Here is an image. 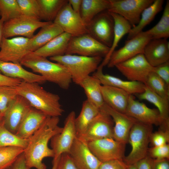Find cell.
Instances as JSON below:
<instances>
[{"label": "cell", "instance_id": "1", "mask_svg": "<svg viewBox=\"0 0 169 169\" xmlns=\"http://www.w3.org/2000/svg\"><path fill=\"white\" fill-rule=\"evenodd\" d=\"M59 117L48 116L41 127L29 138L28 144L23 154L27 166L30 168L46 169L43 162L46 157L54 158V154L48 143L52 138L60 132Z\"/></svg>", "mask_w": 169, "mask_h": 169}, {"label": "cell", "instance_id": "2", "mask_svg": "<svg viewBox=\"0 0 169 169\" xmlns=\"http://www.w3.org/2000/svg\"><path fill=\"white\" fill-rule=\"evenodd\" d=\"M39 84L23 81L16 87L18 95L25 99L32 107L48 116L61 115L64 110L59 95L47 91Z\"/></svg>", "mask_w": 169, "mask_h": 169}, {"label": "cell", "instance_id": "3", "mask_svg": "<svg viewBox=\"0 0 169 169\" xmlns=\"http://www.w3.org/2000/svg\"><path fill=\"white\" fill-rule=\"evenodd\" d=\"M20 64L39 74L46 81L55 83L64 90H68L72 82L69 72L64 65L50 61L33 52L28 54Z\"/></svg>", "mask_w": 169, "mask_h": 169}, {"label": "cell", "instance_id": "4", "mask_svg": "<svg viewBox=\"0 0 169 169\" xmlns=\"http://www.w3.org/2000/svg\"><path fill=\"white\" fill-rule=\"evenodd\" d=\"M49 59L65 67L69 72L72 81L79 85L85 78L96 70L103 60L99 56L70 54L51 57Z\"/></svg>", "mask_w": 169, "mask_h": 169}, {"label": "cell", "instance_id": "5", "mask_svg": "<svg viewBox=\"0 0 169 169\" xmlns=\"http://www.w3.org/2000/svg\"><path fill=\"white\" fill-rule=\"evenodd\" d=\"M153 125L137 121L130 131L128 143L131 150L123 161L127 165L136 163L148 156L151 135L152 132Z\"/></svg>", "mask_w": 169, "mask_h": 169}, {"label": "cell", "instance_id": "6", "mask_svg": "<svg viewBox=\"0 0 169 169\" xmlns=\"http://www.w3.org/2000/svg\"><path fill=\"white\" fill-rule=\"evenodd\" d=\"M110 49L86 33L71 37L65 54H77L89 57H105Z\"/></svg>", "mask_w": 169, "mask_h": 169}, {"label": "cell", "instance_id": "7", "mask_svg": "<svg viewBox=\"0 0 169 169\" xmlns=\"http://www.w3.org/2000/svg\"><path fill=\"white\" fill-rule=\"evenodd\" d=\"M110 13L119 15L131 25L132 28L139 23L142 13L154 0H109Z\"/></svg>", "mask_w": 169, "mask_h": 169}, {"label": "cell", "instance_id": "8", "mask_svg": "<svg viewBox=\"0 0 169 169\" xmlns=\"http://www.w3.org/2000/svg\"><path fill=\"white\" fill-rule=\"evenodd\" d=\"M51 22L41 21L36 18L21 15L4 22L3 37L7 38L21 36L30 39L34 36L37 29Z\"/></svg>", "mask_w": 169, "mask_h": 169}, {"label": "cell", "instance_id": "9", "mask_svg": "<svg viewBox=\"0 0 169 169\" xmlns=\"http://www.w3.org/2000/svg\"><path fill=\"white\" fill-rule=\"evenodd\" d=\"M93 154L101 162L125 157L126 144L113 138H106L87 142Z\"/></svg>", "mask_w": 169, "mask_h": 169}, {"label": "cell", "instance_id": "10", "mask_svg": "<svg viewBox=\"0 0 169 169\" xmlns=\"http://www.w3.org/2000/svg\"><path fill=\"white\" fill-rule=\"evenodd\" d=\"M114 27L113 18L107 10L97 14L87 25L88 33L110 48L113 42Z\"/></svg>", "mask_w": 169, "mask_h": 169}, {"label": "cell", "instance_id": "11", "mask_svg": "<svg viewBox=\"0 0 169 169\" xmlns=\"http://www.w3.org/2000/svg\"><path fill=\"white\" fill-rule=\"evenodd\" d=\"M151 39L150 36L142 31L127 40L123 47L112 53L107 65L108 67H113L118 64L143 54L145 46Z\"/></svg>", "mask_w": 169, "mask_h": 169}, {"label": "cell", "instance_id": "12", "mask_svg": "<svg viewBox=\"0 0 169 169\" xmlns=\"http://www.w3.org/2000/svg\"><path fill=\"white\" fill-rule=\"evenodd\" d=\"M117 69L129 81L145 84L154 67L147 62L143 54H140L116 65Z\"/></svg>", "mask_w": 169, "mask_h": 169}, {"label": "cell", "instance_id": "13", "mask_svg": "<svg viewBox=\"0 0 169 169\" xmlns=\"http://www.w3.org/2000/svg\"><path fill=\"white\" fill-rule=\"evenodd\" d=\"M75 112L71 111L64 121L61 132L53 136L50 140V146L56 159L64 153H69L73 141L76 137L75 126Z\"/></svg>", "mask_w": 169, "mask_h": 169}, {"label": "cell", "instance_id": "14", "mask_svg": "<svg viewBox=\"0 0 169 169\" xmlns=\"http://www.w3.org/2000/svg\"><path fill=\"white\" fill-rule=\"evenodd\" d=\"M53 22L71 37L88 33L87 26L80 13L74 12L68 2L60 10Z\"/></svg>", "mask_w": 169, "mask_h": 169}, {"label": "cell", "instance_id": "15", "mask_svg": "<svg viewBox=\"0 0 169 169\" xmlns=\"http://www.w3.org/2000/svg\"><path fill=\"white\" fill-rule=\"evenodd\" d=\"M114 122L111 117L101 108L88 126L84 134L79 137L87 142L106 138H113Z\"/></svg>", "mask_w": 169, "mask_h": 169}, {"label": "cell", "instance_id": "16", "mask_svg": "<svg viewBox=\"0 0 169 169\" xmlns=\"http://www.w3.org/2000/svg\"><path fill=\"white\" fill-rule=\"evenodd\" d=\"M125 114L138 121L152 125L162 126L169 119L164 120L156 108H151L144 103L135 100L130 95Z\"/></svg>", "mask_w": 169, "mask_h": 169}, {"label": "cell", "instance_id": "17", "mask_svg": "<svg viewBox=\"0 0 169 169\" xmlns=\"http://www.w3.org/2000/svg\"><path fill=\"white\" fill-rule=\"evenodd\" d=\"M29 40L23 37L10 39L3 37L0 46V60L20 64L23 59L30 52L27 48Z\"/></svg>", "mask_w": 169, "mask_h": 169}, {"label": "cell", "instance_id": "18", "mask_svg": "<svg viewBox=\"0 0 169 169\" xmlns=\"http://www.w3.org/2000/svg\"><path fill=\"white\" fill-rule=\"evenodd\" d=\"M68 153L78 169H98L102 163L91 152L87 142L77 137Z\"/></svg>", "mask_w": 169, "mask_h": 169}, {"label": "cell", "instance_id": "19", "mask_svg": "<svg viewBox=\"0 0 169 169\" xmlns=\"http://www.w3.org/2000/svg\"><path fill=\"white\" fill-rule=\"evenodd\" d=\"M32 107L24 97L18 95L10 103L3 116L5 127L16 134L28 112Z\"/></svg>", "mask_w": 169, "mask_h": 169}, {"label": "cell", "instance_id": "20", "mask_svg": "<svg viewBox=\"0 0 169 169\" xmlns=\"http://www.w3.org/2000/svg\"><path fill=\"white\" fill-rule=\"evenodd\" d=\"M100 108L107 113L113 120V138L126 144L128 143L131 130L138 120L125 113L114 110L105 103Z\"/></svg>", "mask_w": 169, "mask_h": 169}, {"label": "cell", "instance_id": "21", "mask_svg": "<svg viewBox=\"0 0 169 169\" xmlns=\"http://www.w3.org/2000/svg\"><path fill=\"white\" fill-rule=\"evenodd\" d=\"M143 54L153 67L169 61V42L165 38L152 39L145 46Z\"/></svg>", "mask_w": 169, "mask_h": 169}, {"label": "cell", "instance_id": "22", "mask_svg": "<svg viewBox=\"0 0 169 169\" xmlns=\"http://www.w3.org/2000/svg\"><path fill=\"white\" fill-rule=\"evenodd\" d=\"M103 67L100 64L92 75L97 78L102 85L117 87L128 92L131 95H137L144 92L145 84L134 81H125L119 78L103 72Z\"/></svg>", "mask_w": 169, "mask_h": 169}, {"label": "cell", "instance_id": "23", "mask_svg": "<svg viewBox=\"0 0 169 169\" xmlns=\"http://www.w3.org/2000/svg\"><path fill=\"white\" fill-rule=\"evenodd\" d=\"M48 116L42 112L31 107L15 134L21 138L29 139L41 127Z\"/></svg>", "mask_w": 169, "mask_h": 169}, {"label": "cell", "instance_id": "24", "mask_svg": "<svg viewBox=\"0 0 169 169\" xmlns=\"http://www.w3.org/2000/svg\"><path fill=\"white\" fill-rule=\"evenodd\" d=\"M100 89L105 103L118 112L125 113L131 94L120 88L101 85Z\"/></svg>", "mask_w": 169, "mask_h": 169}, {"label": "cell", "instance_id": "25", "mask_svg": "<svg viewBox=\"0 0 169 169\" xmlns=\"http://www.w3.org/2000/svg\"><path fill=\"white\" fill-rule=\"evenodd\" d=\"M22 66L20 63L0 60V72L8 77L19 79L28 82L39 84L46 81L42 76L26 70Z\"/></svg>", "mask_w": 169, "mask_h": 169}, {"label": "cell", "instance_id": "26", "mask_svg": "<svg viewBox=\"0 0 169 169\" xmlns=\"http://www.w3.org/2000/svg\"><path fill=\"white\" fill-rule=\"evenodd\" d=\"M63 32L61 28L53 22L44 26L36 34L29 39L27 45L28 51H36Z\"/></svg>", "mask_w": 169, "mask_h": 169}, {"label": "cell", "instance_id": "27", "mask_svg": "<svg viewBox=\"0 0 169 169\" xmlns=\"http://www.w3.org/2000/svg\"><path fill=\"white\" fill-rule=\"evenodd\" d=\"M71 37L69 34L63 32L33 52L37 55L46 58L64 55Z\"/></svg>", "mask_w": 169, "mask_h": 169}, {"label": "cell", "instance_id": "28", "mask_svg": "<svg viewBox=\"0 0 169 169\" xmlns=\"http://www.w3.org/2000/svg\"><path fill=\"white\" fill-rule=\"evenodd\" d=\"M110 13L114 21V36L109 52L100 64L103 67L107 65L111 55L115 50L120 39L125 35L128 34L132 28L130 24L123 17L115 13Z\"/></svg>", "mask_w": 169, "mask_h": 169}, {"label": "cell", "instance_id": "29", "mask_svg": "<svg viewBox=\"0 0 169 169\" xmlns=\"http://www.w3.org/2000/svg\"><path fill=\"white\" fill-rule=\"evenodd\" d=\"M100 110V109L87 100L83 102L80 112L75 120L76 137H79L84 134L89 125Z\"/></svg>", "mask_w": 169, "mask_h": 169}, {"label": "cell", "instance_id": "30", "mask_svg": "<svg viewBox=\"0 0 169 169\" xmlns=\"http://www.w3.org/2000/svg\"><path fill=\"white\" fill-rule=\"evenodd\" d=\"M101 85L97 78L89 75L83 80L80 85L84 90L86 100L100 109L105 103L100 89Z\"/></svg>", "mask_w": 169, "mask_h": 169}, {"label": "cell", "instance_id": "31", "mask_svg": "<svg viewBox=\"0 0 169 169\" xmlns=\"http://www.w3.org/2000/svg\"><path fill=\"white\" fill-rule=\"evenodd\" d=\"M163 0H154L149 6L145 8L141 13L138 23L131 28L128 34L127 40L133 38L141 32L143 29L154 19L156 14L162 9Z\"/></svg>", "mask_w": 169, "mask_h": 169}, {"label": "cell", "instance_id": "32", "mask_svg": "<svg viewBox=\"0 0 169 169\" xmlns=\"http://www.w3.org/2000/svg\"><path fill=\"white\" fill-rule=\"evenodd\" d=\"M109 0H82L80 14L87 25L100 13L108 9Z\"/></svg>", "mask_w": 169, "mask_h": 169}, {"label": "cell", "instance_id": "33", "mask_svg": "<svg viewBox=\"0 0 169 169\" xmlns=\"http://www.w3.org/2000/svg\"><path fill=\"white\" fill-rule=\"evenodd\" d=\"M40 19L53 22L59 12L68 2L67 0H37Z\"/></svg>", "mask_w": 169, "mask_h": 169}, {"label": "cell", "instance_id": "34", "mask_svg": "<svg viewBox=\"0 0 169 169\" xmlns=\"http://www.w3.org/2000/svg\"><path fill=\"white\" fill-rule=\"evenodd\" d=\"M136 95L140 100H146L155 106L163 119H169V100L155 93L146 85L144 92Z\"/></svg>", "mask_w": 169, "mask_h": 169}, {"label": "cell", "instance_id": "35", "mask_svg": "<svg viewBox=\"0 0 169 169\" xmlns=\"http://www.w3.org/2000/svg\"><path fill=\"white\" fill-rule=\"evenodd\" d=\"M152 39H166L169 37V1H166L163 14L158 23L145 31Z\"/></svg>", "mask_w": 169, "mask_h": 169}, {"label": "cell", "instance_id": "36", "mask_svg": "<svg viewBox=\"0 0 169 169\" xmlns=\"http://www.w3.org/2000/svg\"><path fill=\"white\" fill-rule=\"evenodd\" d=\"M29 139L21 138L5 127L3 120L0 123V147L15 146L24 149L27 147Z\"/></svg>", "mask_w": 169, "mask_h": 169}, {"label": "cell", "instance_id": "37", "mask_svg": "<svg viewBox=\"0 0 169 169\" xmlns=\"http://www.w3.org/2000/svg\"><path fill=\"white\" fill-rule=\"evenodd\" d=\"M24 151V149L18 147H0V169L10 167Z\"/></svg>", "mask_w": 169, "mask_h": 169}, {"label": "cell", "instance_id": "38", "mask_svg": "<svg viewBox=\"0 0 169 169\" xmlns=\"http://www.w3.org/2000/svg\"><path fill=\"white\" fill-rule=\"evenodd\" d=\"M145 84L155 93L169 100V86L154 72L149 74Z\"/></svg>", "mask_w": 169, "mask_h": 169}, {"label": "cell", "instance_id": "39", "mask_svg": "<svg viewBox=\"0 0 169 169\" xmlns=\"http://www.w3.org/2000/svg\"><path fill=\"white\" fill-rule=\"evenodd\" d=\"M0 14L4 22L22 15L17 0H0Z\"/></svg>", "mask_w": 169, "mask_h": 169}, {"label": "cell", "instance_id": "40", "mask_svg": "<svg viewBox=\"0 0 169 169\" xmlns=\"http://www.w3.org/2000/svg\"><path fill=\"white\" fill-rule=\"evenodd\" d=\"M18 95L16 87L0 86V112L3 116L9 105Z\"/></svg>", "mask_w": 169, "mask_h": 169}, {"label": "cell", "instance_id": "41", "mask_svg": "<svg viewBox=\"0 0 169 169\" xmlns=\"http://www.w3.org/2000/svg\"><path fill=\"white\" fill-rule=\"evenodd\" d=\"M22 15L40 20L37 0H17Z\"/></svg>", "mask_w": 169, "mask_h": 169}, {"label": "cell", "instance_id": "42", "mask_svg": "<svg viewBox=\"0 0 169 169\" xmlns=\"http://www.w3.org/2000/svg\"><path fill=\"white\" fill-rule=\"evenodd\" d=\"M158 131L151 133L150 143L152 146H157L168 144L169 142V126L160 127Z\"/></svg>", "mask_w": 169, "mask_h": 169}, {"label": "cell", "instance_id": "43", "mask_svg": "<svg viewBox=\"0 0 169 169\" xmlns=\"http://www.w3.org/2000/svg\"><path fill=\"white\" fill-rule=\"evenodd\" d=\"M148 156L153 159H169V145L152 146L149 148Z\"/></svg>", "mask_w": 169, "mask_h": 169}, {"label": "cell", "instance_id": "44", "mask_svg": "<svg viewBox=\"0 0 169 169\" xmlns=\"http://www.w3.org/2000/svg\"><path fill=\"white\" fill-rule=\"evenodd\" d=\"M56 169H78L68 153L62 154L59 157Z\"/></svg>", "mask_w": 169, "mask_h": 169}, {"label": "cell", "instance_id": "45", "mask_svg": "<svg viewBox=\"0 0 169 169\" xmlns=\"http://www.w3.org/2000/svg\"><path fill=\"white\" fill-rule=\"evenodd\" d=\"M169 86V61L154 67L153 71Z\"/></svg>", "mask_w": 169, "mask_h": 169}, {"label": "cell", "instance_id": "46", "mask_svg": "<svg viewBox=\"0 0 169 169\" xmlns=\"http://www.w3.org/2000/svg\"><path fill=\"white\" fill-rule=\"evenodd\" d=\"M123 160H115L102 162L98 169H127Z\"/></svg>", "mask_w": 169, "mask_h": 169}, {"label": "cell", "instance_id": "47", "mask_svg": "<svg viewBox=\"0 0 169 169\" xmlns=\"http://www.w3.org/2000/svg\"><path fill=\"white\" fill-rule=\"evenodd\" d=\"M22 80L18 79L8 77L0 72V86H8L16 87Z\"/></svg>", "mask_w": 169, "mask_h": 169}, {"label": "cell", "instance_id": "48", "mask_svg": "<svg viewBox=\"0 0 169 169\" xmlns=\"http://www.w3.org/2000/svg\"><path fill=\"white\" fill-rule=\"evenodd\" d=\"M153 160L147 156L135 164L137 169H153Z\"/></svg>", "mask_w": 169, "mask_h": 169}, {"label": "cell", "instance_id": "49", "mask_svg": "<svg viewBox=\"0 0 169 169\" xmlns=\"http://www.w3.org/2000/svg\"><path fill=\"white\" fill-rule=\"evenodd\" d=\"M10 169H30L26 164L23 152L18 157Z\"/></svg>", "mask_w": 169, "mask_h": 169}, {"label": "cell", "instance_id": "50", "mask_svg": "<svg viewBox=\"0 0 169 169\" xmlns=\"http://www.w3.org/2000/svg\"><path fill=\"white\" fill-rule=\"evenodd\" d=\"M153 160V169H169V159Z\"/></svg>", "mask_w": 169, "mask_h": 169}, {"label": "cell", "instance_id": "51", "mask_svg": "<svg viewBox=\"0 0 169 169\" xmlns=\"http://www.w3.org/2000/svg\"><path fill=\"white\" fill-rule=\"evenodd\" d=\"M68 2L74 12L80 13L82 0H69Z\"/></svg>", "mask_w": 169, "mask_h": 169}, {"label": "cell", "instance_id": "52", "mask_svg": "<svg viewBox=\"0 0 169 169\" xmlns=\"http://www.w3.org/2000/svg\"><path fill=\"white\" fill-rule=\"evenodd\" d=\"M4 23L3 20L1 18L0 19V46L3 38V28Z\"/></svg>", "mask_w": 169, "mask_h": 169}, {"label": "cell", "instance_id": "53", "mask_svg": "<svg viewBox=\"0 0 169 169\" xmlns=\"http://www.w3.org/2000/svg\"><path fill=\"white\" fill-rule=\"evenodd\" d=\"M59 157L57 158L53 159L52 161L53 166L52 169H56Z\"/></svg>", "mask_w": 169, "mask_h": 169}, {"label": "cell", "instance_id": "54", "mask_svg": "<svg viewBox=\"0 0 169 169\" xmlns=\"http://www.w3.org/2000/svg\"><path fill=\"white\" fill-rule=\"evenodd\" d=\"M127 169H137L135 164L127 165Z\"/></svg>", "mask_w": 169, "mask_h": 169}, {"label": "cell", "instance_id": "55", "mask_svg": "<svg viewBox=\"0 0 169 169\" xmlns=\"http://www.w3.org/2000/svg\"><path fill=\"white\" fill-rule=\"evenodd\" d=\"M3 116L0 112V123L3 120Z\"/></svg>", "mask_w": 169, "mask_h": 169}, {"label": "cell", "instance_id": "56", "mask_svg": "<svg viewBox=\"0 0 169 169\" xmlns=\"http://www.w3.org/2000/svg\"><path fill=\"white\" fill-rule=\"evenodd\" d=\"M10 167H8V168H7L6 169H10Z\"/></svg>", "mask_w": 169, "mask_h": 169}, {"label": "cell", "instance_id": "57", "mask_svg": "<svg viewBox=\"0 0 169 169\" xmlns=\"http://www.w3.org/2000/svg\"><path fill=\"white\" fill-rule=\"evenodd\" d=\"M0 17H1V16H0Z\"/></svg>", "mask_w": 169, "mask_h": 169}]
</instances>
